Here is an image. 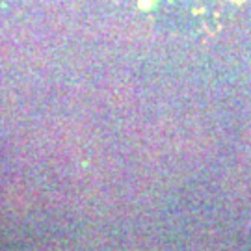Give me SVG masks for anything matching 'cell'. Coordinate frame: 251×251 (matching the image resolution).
I'll return each instance as SVG.
<instances>
[{"label": "cell", "instance_id": "1", "mask_svg": "<svg viewBox=\"0 0 251 251\" xmlns=\"http://www.w3.org/2000/svg\"><path fill=\"white\" fill-rule=\"evenodd\" d=\"M238 0H138L142 17L171 37H201L222 26Z\"/></svg>", "mask_w": 251, "mask_h": 251}]
</instances>
